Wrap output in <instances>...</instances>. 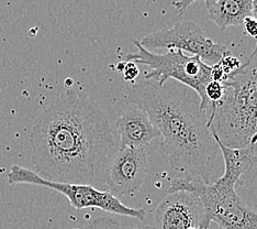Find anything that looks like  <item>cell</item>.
<instances>
[{
	"label": "cell",
	"mask_w": 257,
	"mask_h": 229,
	"mask_svg": "<svg viewBox=\"0 0 257 229\" xmlns=\"http://www.w3.org/2000/svg\"><path fill=\"white\" fill-rule=\"evenodd\" d=\"M30 143L41 178L93 187L104 183L119 150L107 116L72 87L34 120Z\"/></svg>",
	"instance_id": "obj_1"
},
{
	"label": "cell",
	"mask_w": 257,
	"mask_h": 229,
	"mask_svg": "<svg viewBox=\"0 0 257 229\" xmlns=\"http://www.w3.org/2000/svg\"><path fill=\"white\" fill-rule=\"evenodd\" d=\"M126 99L147 111L163 136L162 149L174 170L204 184L213 183L219 146L197 93L184 85L143 81L131 87Z\"/></svg>",
	"instance_id": "obj_2"
},
{
	"label": "cell",
	"mask_w": 257,
	"mask_h": 229,
	"mask_svg": "<svg viewBox=\"0 0 257 229\" xmlns=\"http://www.w3.org/2000/svg\"><path fill=\"white\" fill-rule=\"evenodd\" d=\"M222 85L224 97L209 117L208 128L226 148H245L257 133V50Z\"/></svg>",
	"instance_id": "obj_3"
},
{
	"label": "cell",
	"mask_w": 257,
	"mask_h": 229,
	"mask_svg": "<svg viewBox=\"0 0 257 229\" xmlns=\"http://www.w3.org/2000/svg\"><path fill=\"white\" fill-rule=\"evenodd\" d=\"M187 192L199 198L202 217L199 227L209 229L211 222L221 229H257V211L250 208L238 196L234 186L225 184L220 179L211 184H204L197 179L180 178L174 180L167 193Z\"/></svg>",
	"instance_id": "obj_4"
},
{
	"label": "cell",
	"mask_w": 257,
	"mask_h": 229,
	"mask_svg": "<svg viewBox=\"0 0 257 229\" xmlns=\"http://www.w3.org/2000/svg\"><path fill=\"white\" fill-rule=\"evenodd\" d=\"M137 46V52L128 53L126 62L143 64L149 66L150 72L145 74V81H156L160 86H164L168 81L182 83L197 93L200 98V109L209 118L211 106L206 96V87L212 81L211 66L204 63L199 56H188L179 50H169L164 54L147 50L138 40L132 39Z\"/></svg>",
	"instance_id": "obj_5"
},
{
	"label": "cell",
	"mask_w": 257,
	"mask_h": 229,
	"mask_svg": "<svg viewBox=\"0 0 257 229\" xmlns=\"http://www.w3.org/2000/svg\"><path fill=\"white\" fill-rule=\"evenodd\" d=\"M7 181L11 185L30 184L54 190L66 196L69 204L76 209L99 208L108 213L133 217L139 220H143L147 216V209L127 207L119 198H116L108 191L97 190L91 185L58 183V182L48 181L41 178L36 171L18 166V164L11 167L7 174Z\"/></svg>",
	"instance_id": "obj_6"
},
{
	"label": "cell",
	"mask_w": 257,
	"mask_h": 229,
	"mask_svg": "<svg viewBox=\"0 0 257 229\" xmlns=\"http://www.w3.org/2000/svg\"><path fill=\"white\" fill-rule=\"evenodd\" d=\"M145 49L179 50L199 56L208 64L219 63L230 52L222 43H215L206 37L202 29L194 21L177 23L171 29L145 35L140 41Z\"/></svg>",
	"instance_id": "obj_7"
},
{
	"label": "cell",
	"mask_w": 257,
	"mask_h": 229,
	"mask_svg": "<svg viewBox=\"0 0 257 229\" xmlns=\"http://www.w3.org/2000/svg\"><path fill=\"white\" fill-rule=\"evenodd\" d=\"M149 166L150 154L147 148H119L104 180L108 192L114 196L138 192L147 178Z\"/></svg>",
	"instance_id": "obj_8"
},
{
	"label": "cell",
	"mask_w": 257,
	"mask_h": 229,
	"mask_svg": "<svg viewBox=\"0 0 257 229\" xmlns=\"http://www.w3.org/2000/svg\"><path fill=\"white\" fill-rule=\"evenodd\" d=\"M202 207L199 198L187 192L167 194L153 213L155 229L199 228Z\"/></svg>",
	"instance_id": "obj_9"
},
{
	"label": "cell",
	"mask_w": 257,
	"mask_h": 229,
	"mask_svg": "<svg viewBox=\"0 0 257 229\" xmlns=\"http://www.w3.org/2000/svg\"><path fill=\"white\" fill-rule=\"evenodd\" d=\"M121 138L119 148L144 149L154 139L161 137V132L151 122L148 113L139 106L127 103L115 121Z\"/></svg>",
	"instance_id": "obj_10"
},
{
	"label": "cell",
	"mask_w": 257,
	"mask_h": 229,
	"mask_svg": "<svg viewBox=\"0 0 257 229\" xmlns=\"http://www.w3.org/2000/svg\"><path fill=\"white\" fill-rule=\"evenodd\" d=\"M215 142L219 146L224 162V172L219 179L223 183L235 187L241 176L252 171L255 166H257V144L231 149L222 145L218 141Z\"/></svg>",
	"instance_id": "obj_11"
},
{
	"label": "cell",
	"mask_w": 257,
	"mask_h": 229,
	"mask_svg": "<svg viewBox=\"0 0 257 229\" xmlns=\"http://www.w3.org/2000/svg\"><path fill=\"white\" fill-rule=\"evenodd\" d=\"M210 20L220 30L229 27H239L247 17H252V0H206Z\"/></svg>",
	"instance_id": "obj_12"
},
{
	"label": "cell",
	"mask_w": 257,
	"mask_h": 229,
	"mask_svg": "<svg viewBox=\"0 0 257 229\" xmlns=\"http://www.w3.org/2000/svg\"><path fill=\"white\" fill-rule=\"evenodd\" d=\"M206 96L210 102V106H211V110H210L209 115L210 117L213 114L215 107L222 102V99L224 97V86L220 82L211 81L206 87Z\"/></svg>",
	"instance_id": "obj_13"
},
{
	"label": "cell",
	"mask_w": 257,
	"mask_h": 229,
	"mask_svg": "<svg viewBox=\"0 0 257 229\" xmlns=\"http://www.w3.org/2000/svg\"><path fill=\"white\" fill-rule=\"evenodd\" d=\"M85 229H120V225L113 217L102 216L91 220Z\"/></svg>",
	"instance_id": "obj_14"
},
{
	"label": "cell",
	"mask_w": 257,
	"mask_h": 229,
	"mask_svg": "<svg viewBox=\"0 0 257 229\" xmlns=\"http://www.w3.org/2000/svg\"><path fill=\"white\" fill-rule=\"evenodd\" d=\"M218 64L221 66V68H222V70H223V73L225 74V76L230 75L231 73L234 72V70L238 69L242 65L238 58L232 56L230 54L224 56Z\"/></svg>",
	"instance_id": "obj_15"
},
{
	"label": "cell",
	"mask_w": 257,
	"mask_h": 229,
	"mask_svg": "<svg viewBox=\"0 0 257 229\" xmlns=\"http://www.w3.org/2000/svg\"><path fill=\"white\" fill-rule=\"evenodd\" d=\"M243 28L244 32L246 33L248 37L254 38L257 41V20L252 17H247L246 19L243 21Z\"/></svg>",
	"instance_id": "obj_16"
},
{
	"label": "cell",
	"mask_w": 257,
	"mask_h": 229,
	"mask_svg": "<svg viewBox=\"0 0 257 229\" xmlns=\"http://www.w3.org/2000/svg\"><path fill=\"white\" fill-rule=\"evenodd\" d=\"M122 73L124 75V80L125 81H133L138 78L139 75V68L137 66V64H134L132 62H125V65Z\"/></svg>",
	"instance_id": "obj_17"
},
{
	"label": "cell",
	"mask_w": 257,
	"mask_h": 229,
	"mask_svg": "<svg viewBox=\"0 0 257 229\" xmlns=\"http://www.w3.org/2000/svg\"><path fill=\"white\" fill-rule=\"evenodd\" d=\"M192 4H195V2H186V0H180V2H174V3H172V5L174 6L175 8L177 9V13L180 15V16H183L185 13H186V10H187V8L189 7L190 5H192Z\"/></svg>",
	"instance_id": "obj_18"
},
{
	"label": "cell",
	"mask_w": 257,
	"mask_h": 229,
	"mask_svg": "<svg viewBox=\"0 0 257 229\" xmlns=\"http://www.w3.org/2000/svg\"><path fill=\"white\" fill-rule=\"evenodd\" d=\"M252 16L254 19L257 20V0H252ZM255 49H257V42Z\"/></svg>",
	"instance_id": "obj_19"
},
{
	"label": "cell",
	"mask_w": 257,
	"mask_h": 229,
	"mask_svg": "<svg viewBox=\"0 0 257 229\" xmlns=\"http://www.w3.org/2000/svg\"><path fill=\"white\" fill-rule=\"evenodd\" d=\"M132 229H155L153 226H143V227H139V228H132Z\"/></svg>",
	"instance_id": "obj_20"
},
{
	"label": "cell",
	"mask_w": 257,
	"mask_h": 229,
	"mask_svg": "<svg viewBox=\"0 0 257 229\" xmlns=\"http://www.w3.org/2000/svg\"><path fill=\"white\" fill-rule=\"evenodd\" d=\"M252 144H257V133L255 134V136L253 137V139H252V142H250Z\"/></svg>",
	"instance_id": "obj_21"
},
{
	"label": "cell",
	"mask_w": 257,
	"mask_h": 229,
	"mask_svg": "<svg viewBox=\"0 0 257 229\" xmlns=\"http://www.w3.org/2000/svg\"><path fill=\"white\" fill-rule=\"evenodd\" d=\"M198 229H204V228H201V227H199V228H198Z\"/></svg>",
	"instance_id": "obj_22"
}]
</instances>
